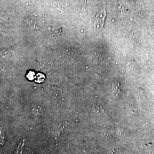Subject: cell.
Instances as JSON below:
<instances>
[{"label":"cell","instance_id":"obj_1","mask_svg":"<svg viewBox=\"0 0 154 154\" xmlns=\"http://www.w3.org/2000/svg\"><path fill=\"white\" fill-rule=\"evenodd\" d=\"M106 16V9H101L95 17V20L94 27V29L97 32L101 31L103 28L105 23V19Z\"/></svg>","mask_w":154,"mask_h":154},{"label":"cell","instance_id":"obj_2","mask_svg":"<svg viewBox=\"0 0 154 154\" xmlns=\"http://www.w3.org/2000/svg\"><path fill=\"white\" fill-rule=\"evenodd\" d=\"M47 33L51 38L56 40L61 37L62 33V29L57 25L51 26L48 27Z\"/></svg>","mask_w":154,"mask_h":154},{"label":"cell","instance_id":"obj_3","mask_svg":"<svg viewBox=\"0 0 154 154\" xmlns=\"http://www.w3.org/2000/svg\"><path fill=\"white\" fill-rule=\"evenodd\" d=\"M37 18L32 15H28L27 16L25 20L26 27L31 31L36 30L38 28L37 26Z\"/></svg>","mask_w":154,"mask_h":154},{"label":"cell","instance_id":"obj_4","mask_svg":"<svg viewBox=\"0 0 154 154\" xmlns=\"http://www.w3.org/2000/svg\"><path fill=\"white\" fill-rule=\"evenodd\" d=\"M126 69L129 74L135 73L137 69L136 65L134 61H131L128 63L126 66Z\"/></svg>","mask_w":154,"mask_h":154},{"label":"cell","instance_id":"obj_5","mask_svg":"<svg viewBox=\"0 0 154 154\" xmlns=\"http://www.w3.org/2000/svg\"><path fill=\"white\" fill-rule=\"evenodd\" d=\"M44 111V107L41 105H37L35 106L32 109L33 113L35 115H42L43 114Z\"/></svg>","mask_w":154,"mask_h":154},{"label":"cell","instance_id":"obj_6","mask_svg":"<svg viewBox=\"0 0 154 154\" xmlns=\"http://www.w3.org/2000/svg\"><path fill=\"white\" fill-rule=\"evenodd\" d=\"M25 145V140L23 139H22L19 140L16 144V154H22L24 146Z\"/></svg>","mask_w":154,"mask_h":154},{"label":"cell","instance_id":"obj_7","mask_svg":"<svg viewBox=\"0 0 154 154\" xmlns=\"http://www.w3.org/2000/svg\"><path fill=\"white\" fill-rule=\"evenodd\" d=\"M136 8L137 11L138 12L139 14H142L143 12V3L141 1H138L137 2L136 4Z\"/></svg>","mask_w":154,"mask_h":154},{"label":"cell","instance_id":"obj_8","mask_svg":"<svg viewBox=\"0 0 154 154\" xmlns=\"http://www.w3.org/2000/svg\"><path fill=\"white\" fill-rule=\"evenodd\" d=\"M51 61H46H46L43 62V64H41V67L43 70H47L51 67V65L50 64Z\"/></svg>","mask_w":154,"mask_h":154},{"label":"cell","instance_id":"obj_9","mask_svg":"<svg viewBox=\"0 0 154 154\" xmlns=\"http://www.w3.org/2000/svg\"><path fill=\"white\" fill-rule=\"evenodd\" d=\"M113 89L114 92V93L115 94L118 95V93L120 91L119 84H114L113 85Z\"/></svg>","mask_w":154,"mask_h":154},{"label":"cell","instance_id":"obj_10","mask_svg":"<svg viewBox=\"0 0 154 154\" xmlns=\"http://www.w3.org/2000/svg\"><path fill=\"white\" fill-rule=\"evenodd\" d=\"M119 131L120 134L122 135H126L128 134V131L126 129H123V128H120Z\"/></svg>","mask_w":154,"mask_h":154},{"label":"cell","instance_id":"obj_11","mask_svg":"<svg viewBox=\"0 0 154 154\" xmlns=\"http://www.w3.org/2000/svg\"><path fill=\"white\" fill-rule=\"evenodd\" d=\"M94 109L97 111H101L102 109V106L99 104H96L94 106Z\"/></svg>","mask_w":154,"mask_h":154},{"label":"cell","instance_id":"obj_12","mask_svg":"<svg viewBox=\"0 0 154 154\" xmlns=\"http://www.w3.org/2000/svg\"><path fill=\"white\" fill-rule=\"evenodd\" d=\"M111 130L109 128H107L105 129V134L106 136H109L111 134Z\"/></svg>","mask_w":154,"mask_h":154},{"label":"cell","instance_id":"obj_13","mask_svg":"<svg viewBox=\"0 0 154 154\" xmlns=\"http://www.w3.org/2000/svg\"><path fill=\"white\" fill-rule=\"evenodd\" d=\"M38 80L37 81H40V82H41V81H43L44 77L43 76L42 74H39L38 76Z\"/></svg>","mask_w":154,"mask_h":154}]
</instances>
